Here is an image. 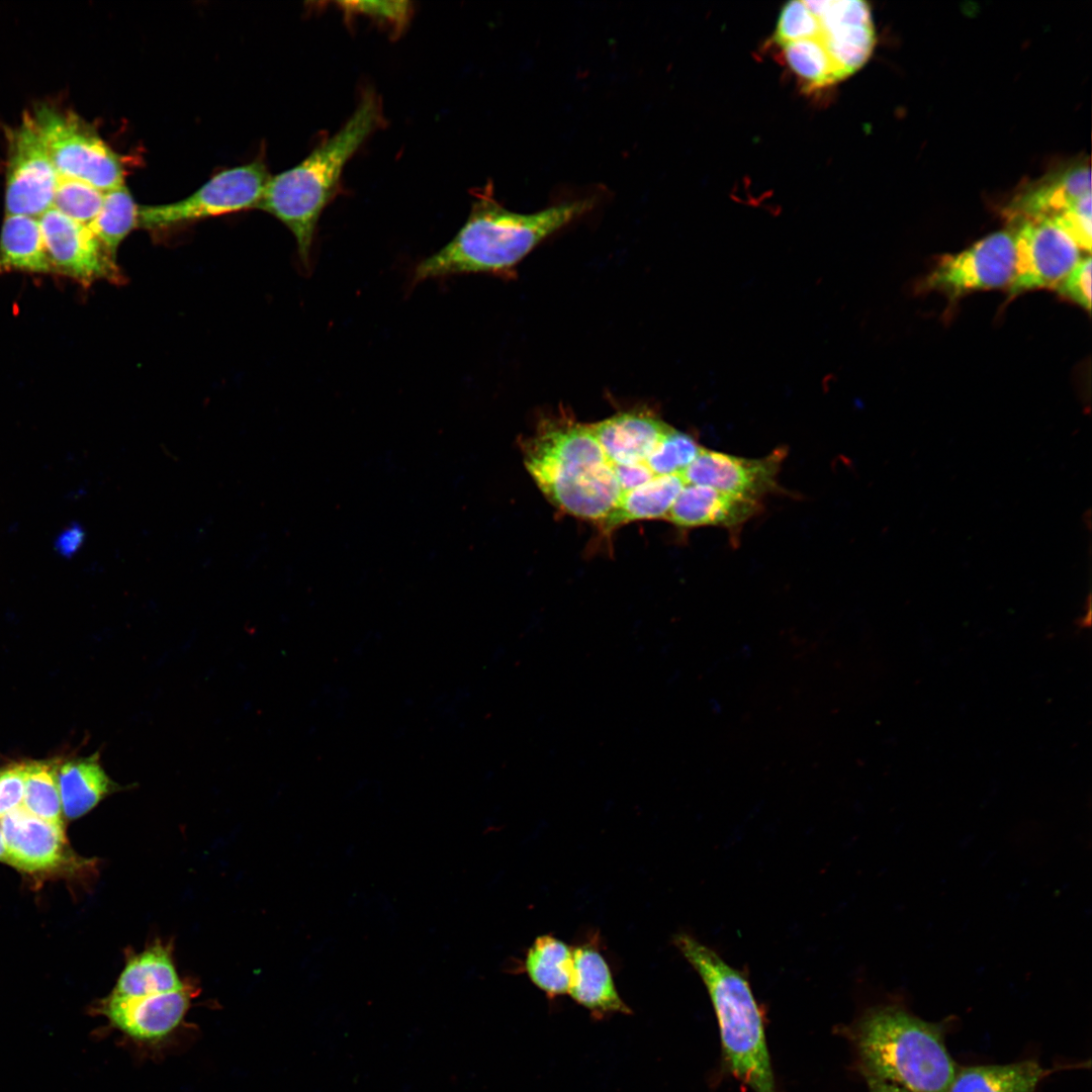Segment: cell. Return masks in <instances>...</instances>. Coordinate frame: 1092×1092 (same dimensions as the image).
Masks as SVG:
<instances>
[{
	"instance_id": "4dcf8cb0",
	"label": "cell",
	"mask_w": 1092,
	"mask_h": 1092,
	"mask_svg": "<svg viewBox=\"0 0 1092 1092\" xmlns=\"http://www.w3.org/2000/svg\"><path fill=\"white\" fill-rule=\"evenodd\" d=\"M1091 195H1088L1052 221L1063 230L1082 251H1091L1092 210Z\"/></svg>"
},
{
	"instance_id": "d6a6232c",
	"label": "cell",
	"mask_w": 1092,
	"mask_h": 1092,
	"mask_svg": "<svg viewBox=\"0 0 1092 1092\" xmlns=\"http://www.w3.org/2000/svg\"><path fill=\"white\" fill-rule=\"evenodd\" d=\"M24 794V761L0 769V818L21 807Z\"/></svg>"
},
{
	"instance_id": "7a4b0ae2",
	"label": "cell",
	"mask_w": 1092,
	"mask_h": 1092,
	"mask_svg": "<svg viewBox=\"0 0 1092 1092\" xmlns=\"http://www.w3.org/2000/svg\"><path fill=\"white\" fill-rule=\"evenodd\" d=\"M521 448L528 472L556 509L600 525L619 505L614 466L589 424L565 415L542 419Z\"/></svg>"
},
{
	"instance_id": "30bf717a",
	"label": "cell",
	"mask_w": 1092,
	"mask_h": 1092,
	"mask_svg": "<svg viewBox=\"0 0 1092 1092\" xmlns=\"http://www.w3.org/2000/svg\"><path fill=\"white\" fill-rule=\"evenodd\" d=\"M7 140L6 214L39 217L53 207L60 176L33 116L25 113Z\"/></svg>"
},
{
	"instance_id": "f546056e",
	"label": "cell",
	"mask_w": 1092,
	"mask_h": 1092,
	"mask_svg": "<svg viewBox=\"0 0 1092 1092\" xmlns=\"http://www.w3.org/2000/svg\"><path fill=\"white\" fill-rule=\"evenodd\" d=\"M338 4L346 15L367 16L389 26L395 33L403 30L413 12L412 3L407 1H349Z\"/></svg>"
},
{
	"instance_id": "8992f818",
	"label": "cell",
	"mask_w": 1092,
	"mask_h": 1092,
	"mask_svg": "<svg viewBox=\"0 0 1092 1092\" xmlns=\"http://www.w3.org/2000/svg\"><path fill=\"white\" fill-rule=\"evenodd\" d=\"M672 941L708 990L730 1072L754 1092H776L760 1010L744 975L688 933Z\"/></svg>"
},
{
	"instance_id": "e0dca14e",
	"label": "cell",
	"mask_w": 1092,
	"mask_h": 1092,
	"mask_svg": "<svg viewBox=\"0 0 1092 1092\" xmlns=\"http://www.w3.org/2000/svg\"><path fill=\"white\" fill-rule=\"evenodd\" d=\"M759 511L760 502L709 486L685 484L665 520L679 528L720 527L736 531Z\"/></svg>"
},
{
	"instance_id": "3957f363",
	"label": "cell",
	"mask_w": 1092,
	"mask_h": 1092,
	"mask_svg": "<svg viewBox=\"0 0 1092 1092\" xmlns=\"http://www.w3.org/2000/svg\"><path fill=\"white\" fill-rule=\"evenodd\" d=\"M772 40L803 89L827 88L870 59L876 43L871 7L860 0L789 2Z\"/></svg>"
},
{
	"instance_id": "9c48e42d",
	"label": "cell",
	"mask_w": 1092,
	"mask_h": 1092,
	"mask_svg": "<svg viewBox=\"0 0 1092 1092\" xmlns=\"http://www.w3.org/2000/svg\"><path fill=\"white\" fill-rule=\"evenodd\" d=\"M1015 265L1010 231H999L969 248L942 256L918 284V291H937L948 299L981 290L1009 287Z\"/></svg>"
},
{
	"instance_id": "ac0fdd59",
	"label": "cell",
	"mask_w": 1092,
	"mask_h": 1092,
	"mask_svg": "<svg viewBox=\"0 0 1092 1092\" xmlns=\"http://www.w3.org/2000/svg\"><path fill=\"white\" fill-rule=\"evenodd\" d=\"M1091 195V172L1084 164L1052 174L1018 195L1007 209L1010 221L1054 219Z\"/></svg>"
},
{
	"instance_id": "44dd1931",
	"label": "cell",
	"mask_w": 1092,
	"mask_h": 1092,
	"mask_svg": "<svg viewBox=\"0 0 1092 1092\" xmlns=\"http://www.w3.org/2000/svg\"><path fill=\"white\" fill-rule=\"evenodd\" d=\"M58 786L63 814L69 820L84 816L109 795L132 788L111 780L98 753L60 761Z\"/></svg>"
},
{
	"instance_id": "7c38bea8",
	"label": "cell",
	"mask_w": 1092,
	"mask_h": 1092,
	"mask_svg": "<svg viewBox=\"0 0 1092 1092\" xmlns=\"http://www.w3.org/2000/svg\"><path fill=\"white\" fill-rule=\"evenodd\" d=\"M53 272L89 286L97 280L122 283L124 277L100 241L85 224L52 207L38 217Z\"/></svg>"
},
{
	"instance_id": "8fae6325",
	"label": "cell",
	"mask_w": 1092,
	"mask_h": 1092,
	"mask_svg": "<svg viewBox=\"0 0 1092 1092\" xmlns=\"http://www.w3.org/2000/svg\"><path fill=\"white\" fill-rule=\"evenodd\" d=\"M1011 223L1015 265L1009 296L1041 288L1055 289L1079 262L1081 250L1050 219H1019Z\"/></svg>"
},
{
	"instance_id": "484cf974",
	"label": "cell",
	"mask_w": 1092,
	"mask_h": 1092,
	"mask_svg": "<svg viewBox=\"0 0 1092 1092\" xmlns=\"http://www.w3.org/2000/svg\"><path fill=\"white\" fill-rule=\"evenodd\" d=\"M139 209L130 191L122 184L104 192L102 206L87 226L116 258L120 243L139 228Z\"/></svg>"
},
{
	"instance_id": "d6986e66",
	"label": "cell",
	"mask_w": 1092,
	"mask_h": 1092,
	"mask_svg": "<svg viewBox=\"0 0 1092 1092\" xmlns=\"http://www.w3.org/2000/svg\"><path fill=\"white\" fill-rule=\"evenodd\" d=\"M573 950V971L568 995L598 1017L628 1014L630 1008L621 998L610 966L599 947L585 942Z\"/></svg>"
},
{
	"instance_id": "e575fe53",
	"label": "cell",
	"mask_w": 1092,
	"mask_h": 1092,
	"mask_svg": "<svg viewBox=\"0 0 1092 1092\" xmlns=\"http://www.w3.org/2000/svg\"><path fill=\"white\" fill-rule=\"evenodd\" d=\"M870 1092H907L899 1086L874 1078H867Z\"/></svg>"
},
{
	"instance_id": "277c9868",
	"label": "cell",
	"mask_w": 1092,
	"mask_h": 1092,
	"mask_svg": "<svg viewBox=\"0 0 1092 1092\" xmlns=\"http://www.w3.org/2000/svg\"><path fill=\"white\" fill-rule=\"evenodd\" d=\"M382 121L379 97L366 91L336 133L299 164L268 179L255 208L274 215L287 226L305 267L309 266L317 221L339 190L345 166Z\"/></svg>"
},
{
	"instance_id": "ffe728a7",
	"label": "cell",
	"mask_w": 1092,
	"mask_h": 1092,
	"mask_svg": "<svg viewBox=\"0 0 1092 1092\" xmlns=\"http://www.w3.org/2000/svg\"><path fill=\"white\" fill-rule=\"evenodd\" d=\"M173 960V944L157 939L140 952L129 951L116 984L109 994L139 998L183 989Z\"/></svg>"
},
{
	"instance_id": "5bb4252c",
	"label": "cell",
	"mask_w": 1092,
	"mask_h": 1092,
	"mask_svg": "<svg viewBox=\"0 0 1092 1092\" xmlns=\"http://www.w3.org/2000/svg\"><path fill=\"white\" fill-rule=\"evenodd\" d=\"M785 456L784 448L760 458H746L703 447L680 476L686 484L709 486L761 502L779 489L778 476Z\"/></svg>"
},
{
	"instance_id": "cb8c5ba5",
	"label": "cell",
	"mask_w": 1092,
	"mask_h": 1092,
	"mask_svg": "<svg viewBox=\"0 0 1092 1092\" xmlns=\"http://www.w3.org/2000/svg\"><path fill=\"white\" fill-rule=\"evenodd\" d=\"M1048 1070L1035 1061L957 1070L946 1092H1035Z\"/></svg>"
},
{
	"instance_id": "52a82bcc",
	"label": "cell",
	"mask_w": 1092,
	"mask_h": 1092,
	"mask_svg": "<svg viewBox=\"0 0 1092 1092\" xmlns=\"http://www.w3.org/2000/svg\"><path fill=\"white\" fill-rule=\"evenodd\" d=\"M60 178L105 192L124 184L121 158L75 113L40 106L32 115Z\"/></svg>"
},
{
	"instance_id": "603a6c76",
	"label": "cell",
	"mask_w": 1092,
	"mask_h": 1092,
	"mask_svg": "<svg viewBox=\"0 0 1092 1092\" xmlns=\"http://www.w3.org/2000/svg\"><path fill=\"white\" fill-rule=\"evenodd\" d=\"M9 271L53 272L35 217L5 215L0 234V274Z\"/></svg>"
},
{
	"instance_id": "9a60e30c",
	"label": "cell",
	"mask_w": 1092,
	"mask_h": 1092,
	"mask_svg": "<svg viewBox=\"0 0 1092 1092\" xmlns=\"http://www.w3.org/2000/svg\"><path fill=\"white\" fill-rule=\"evenodd\" d=\"M193 987L139 998L107 996L99 1004L113 1027L140 1041H156L170 1034L191 1005Z\"/></svg>"
},
{
	"instance_id": "f1b7e54d",
	"label": "cell",
	"mask_w": 1092,
	"mask_h": 1092,
	"mask_svg": "<svg viewBox=\"0 0 1092 1092\" xmlns=\"http://www.w3.org/2000/svg\"><path fill=\"white\" fill-rule=\"evenodd\" d=\"M104 192L80 180L60 178L53 207L66 216L88 225L98 214Z\"/></svg>"
},
{
	"instance_id": "7402d4cb",
	"label": "cell",
	"mask_w": 1092,
	"mask_h": 1092,
	"mask_svg": "<svg viewBox=\"0 0 1092 1092\" xmlns=\"http://www.w3.org/2000/svg\"><path fill=\"white\" fill-rule=\"evenodd\" d=\"M680 475H655L646 483L622 494L617 508L600 524L606 532L640 520L666 518L685 486Z\"/></svg>"
},
{
	"instance_id": "836d02e7",
	"label": "cell",
	"mask_w": 1092,
	"mask_h": 1092,
	"mask_svg": "<svg viewBox=\"0 0 1092 1092\" xmlns=\"http://www.w3.org/2000/svg\"><path fill=\"white\" fill-rule=\"evenodd\" d=\"M613 466L622 494L646 483L655 476L644 463Z\"/></svg>"
},
{
	"instance_id": "d4e9b609",
	"label": "cell",
	"mask_w": 1092,
	"mask_h": 1092,
	"mask_svg": "<svg viewBox=\"0 0 1092 1092\" xmlns=\"http://www.w3.org/2000/svg\"><path fill=\"white\" fill-rule=\"evenodd\" d=\"M523 970L549 998L568 994L573 971V950L552 934L535 938L527 949Z\"/></svg>"
},
{
	"instance_id": "6da1fadb",
	"label": "cell",
	"mask_w": 1092,
	"mask_h": 1092,
	"mask_svg": "<svg viewBox=\"0 0 1092 1092\" xmlns=\"http://www.w3.org/2000/svg\"><path fill=\"white\" fill-rule=\"evenodd\" d=\"M594 203L586 197L520 213L505 208L491 187L484 188L455 237L417 265L413 282L458 274L509 273L537 245L589 211Z\"/></svg>"
},
{
	"instance_id": "d590c367",
	"label": "cell",
	"mask_w": 1092,
	"mask_h": 1092,
	"mask_svg": "<svg viewBox=\"0 0 1092 1092\" xmlns=\"http://www.w3.org/2000/svg\"><path fill=\"white\" fill-rule=\"evenodd\" d=\"M0 861H3V862L7 861L5 845H4L1 829H0Z\"/></svg>"
},
{
	"instance_id": "2e32d148",
	"label": "cell",
	"mask_w": 1092,
	"mask_h": 1092,
	"mask_svg": "<svg viewBox=\"0 0 1092 1092\" xmlns=\"http://www.w3.org/2000/svg\"><path fill=\"white\" fill-rule=\"evenodd\" d=\"M589 427L612 465L645 464L672 428L653 414L640 411L618 413Z\"/></svg>"
},
{
	"instance_id": "5b68a950",
	"label": "cell",
	"mask_w": 1092,
	"mask_h": 1092,
	"mask_svg": "<svg viewBox=\"0 0 1092 1092\" xmlns=\"http://www.w3.org/2000/svg\"><path fill=\"white\" fill-rule=\"evenodd\" d=\"M855 1039L866 1078L907 1092H946L957 1066L938 1024L913 1014L900 1002L866 1011Z\"/></svg>"
},
{
	"instance_id": "ba28073f",
	"label": "cell",
	"mask_w": 1092,
	"mask_h": 1092,
	"mask_svg": "<svg viewBox=\"0 0 1092 1092\" xmlns=\"http://www.w3.org/2000/svg\"><path fill=\"white\" fill-rule=\"evenodd\" d=\"M269 178L265 165L260 161L224 170L182 200L141 205L139 226L162 230L255 208Z\"/></svg>"
},
{
	"instance_id": "1f68e13d",
	"label": "cell",
	"mask_w": 1092,
	"mask_h": 1092,
	"mask_svg": "<svg viewBox=\"0 0 1092 1092\" xmlns=\"http://www.w3.org/2000/svg\"><path fill=\"white\" fill-rule=\"evenodd\" d=\"M1058 293L1090 311L1091 308V257L1081 258L1055 288Z\"/></svg>"
},
{
	"instance_id": "83f0119b",
	"label": "cell",
	"mask_w": 1092,
	"mask_h": 1092,
	"mask_svg": "<svg viewBox=\"0 0 1092 1092\" xmlns=\"http://www.w3.org/2000/svg\"><path fill=\"white\" fill-rule=\"evenodd\" d=\"M702 448L693 437L671 428L646 459L645 465L653 475H681Z\"/></svg>"
},
{
	"instance_id": "4fadbf2b",
	"label": "cell",
	"mask_w": 1092,
	"mask_h": 1092,
	"mask_svg": "<svg viewBox=\"0 0 1092 1092\" xmlns=\"http://www.w3.org/2000/svg\"><path fill=\"white\" fill-rule=\"evenodd\" d=\"M7 863L27 874H47L61 868L91 869V860L69 848L63 823L38 818L22 806L0 818Z\"/></svg>"
},
{
	"instance_id": "4316f807",
	"label": "cell",
	"mask_w": 1092,
	"mask_h": 1092,
	"mask_svg": "<svg viewBox=\"0 0 1092 1092\" xmlns=\"http://www.w3.org/2000/svg\"><path fill=\"white\" fill-rule=\"evenodd\" d=\"M60 760L24 761L23 808L30 814L55 823H63L58 786Z\"/></svg>"
}]
</instances>
